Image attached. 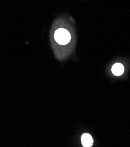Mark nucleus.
I'll return each instance as SVG.
<instances>
[{
  "instance_id": "obj_1",
  "label": "nucleus",
  "mask_w": 130,
  "mask_h": 147,
  "mask_svg": "<svg viewBox=\"0 0 130 147\" xmlns=\"http://www.w3.org/2000/svg\"><path fill=\"white\" fill-rule=\"evenodd\" d=\"M55 40L61 45H64L68 43L71 39V35L66 29L59 28L57 29L54 34Z\"/></svg>"
},
{
  "instance_id": "obj_2",
  "label": "nucleus",
  "mask_w": 130,
  "mask_h": 147,
  "mask_svg": "<svg viewBox=\"0 0 130 147\" xmlns=\"http://www.w3.org/2000/svg\"><path fill=\"white\" fill-rule=\"evenodd\" d=\"M81 141L84 147H90L93 144V139L92 136L88 133H84L82 136Z\"/></svg>"
},
{
  "instance_id": "obj_3",
  "label": "nucleus",
  "mask_w": 130,
  "mask_h": 147,
  "mask_svg": "<svg viewBox=\"0 0 130 147\" xmlns=\"http://www.w3.org/2000/svg\"><path fill=\"white\" fill-rule=\"evenodd\" d=\"M111 71L115 76H119L123 74L124 71V67L121 63H116L112 66Z\"/></svg>"
}]
</instances>
